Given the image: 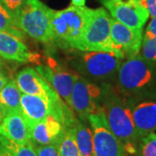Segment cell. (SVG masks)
Wrapping results in <instances>:
<instances>
[{
  "mask_svg": "<svg viewBox=\"0 0 156 156\" xmlns=\"http://www.w3.org/2000/svg\"><path fill=\"white\" fill-rule=\"evenodd\" d=\"M110 23L111 17L104 8L92 10L76 50L104 51L115 54V47L110 34Z\"/></svg>",
  "mask_w": 156,
  "mask_h": 156,
  "instance_id": "cell-4",
  "label": "cell"
},
{
  "mask_svg": "<svg viewBox=\"0 0 156 156\" xmlns=\"http://www.w3.org/2000/svg\"><path fill=\"white\" fill-rule=\"evenodd\" d=\"M35 150L37 154V156H60L58 146L47 145L40 146L33 144Z\"/></svg>",
  "mask_w": 156,
  "mask_h": 156,
  "instance_id": "cell-25",
  "label": "cell"
},
{
  "mask_svg": "<svg viewBox=\"0 0 156 156\" xmlns=\"http://www.w3.org/2000/svg\"><path fill=\"white\" fill-rule=\"evenodd\" d=\"M86 0H71L72 5L76 6H85Z\"/></svg>",
  "mask_w": 156,
  "mask_h": 156,
  "instance_id": "cell-31",
  "label": "cell"
},
{
  "mask_svg": "<svg viewBox=\"0 0 156 156\" xmlns=\"http://www.w3.org/2000/svg\"><path fill=\"white\" fill-rule=\"evenodd\" d=\"M10 77L8 76V73L6 72L5 68H0V90L3 89L6 83L10 81Z\"/></svg>",
  "mask_w": 156,
  "mask_h": 156,
  "instance_id": "cell-28",
  "label": "cell"
},
{
  "mask_svg": "<svg viewBox=\"0 0 156 156\" xmlns=\"http://www.w3.org/2000/svg\"><path fill=\"white\" fill-rule=\"evenodd\" d=\"M101 88L87 79L78 76L73 86L70 102L71 108L79 119L88 122V118L100 107Z\"/></svg>",
  "mask_w": 156,
  "mask_h": 156,
  "instance_id": "cell-8",
  "label": "cell"
},
{
  "mask_svg": "<svg viewBox=\"0 0 156 156\" xmlns=\"http://www.w3.org/2000/svg\"><path fill=\"white\" fill-rule=\"evenodd\" d=\"M58 150L60 156H81L75 137V126L65 129L58 144Z\"/></svg>",
  "mask_w": 156,
  "mask_h": 156,
  "instance_id": "cell-20",
  "label": "cell"
},
{
  "mask_svg": "<svg viewBox=\"0 0 156 156\" xmlns=\"http://www.w3.org/2000/svg\"><path fill=\"white\" fill-rule=\"evenodd\" d=\"M0 144L11 156H37L31 141L27 144H17L0 135Z\"/></svg>",
  "mask_w": 156,
  "mask_h": 156,
  "instance_id": "cell-22",
  "label": "cell"
},
{
  "mask_svg": "<svg viewBox=\"0 0 156 156\" xmlns=\"http://www.w3.org/2000/svg\"><path fill=\"white\" fill-rule=\"evenodd\" d=\"M135 156H156V134L154 132L140 139Z\"/></svg>",
  "mask_w": 156,
  "mask_h": 156,
  "instance_id": "cell-23",
  "label": "cell"
},
{
  "mask_svg": "<svg viewBox=\"0 0 156 156\" xmlns=\"http://www.w3.org/2000/svg\"><path fill=\"white\" fill-rule=\"evenodd\" d=\"M110 34L115 54L121 59L138 55L142 42V30L129 28L111 17Z\"/></svg>",
  "mask_w": 156,
  "mask_h": 156,
  "instance_id": "cell-11",
  "label": "cell"
},
{
  "mask_svg": "<svg viewBox=\"0 0 156 156\" xmlns=\"http://www.w3.org/2000/svg\"><path fill=\"white\" fill-rule=\"evenodd\" d=\"M109 11L112 18L129 28L142 30L149 13L140 2L136 0H100Z\"/></svg>",
  "mask_w": 156,
  "mask_h": 156,
  "instance_id": "cell-9",
  "label": "cell"
},
{
  "mask_svg": "<svg viewBox=\"0 0 156 156\" xmlns=\"http://www.w3.org/2000/svg\"><path fill=\"white\" fill-rule=\"evenodd\" d=\"M0 135L17 144L30 142L27 123L21 111H8L0 123Z\"/></svg>",
  "mask_w": 156,
  "mask_h": 156,
  "instance_id": "cell-16",
  "label": "cell"
},
{
  "mask_svg": "<svg viewBox=\"0 0 156 156\" xmlns=\"http://www.w3.org/2000/svg\"><path fill=\"white\" fill-rule=\"evenodd\" d=\"M0 2L5 6L8 11L13 14L15 17L17 11L25 5L27 0H0Z\"/></svg>",
  "mask_w": 156,
  "mask_h": 156,
  "instance_id": "cell-26",
  "label": "cell"
},
{
  "mask_svg": "<svg viewBox=\"0 0 156 156\" xmlns=\"http://www.w3.org/2000/svg\"><path fill=\"white\" fill-rule=\"evenodd\" d=\"M88 122L93 134L94 155L128 156L122 145L108 128L101 105L94 114L89 115Z\"/></svg>",
  "mask_w": 156,
  "mask_h": 156,
  "instance_id": "cell-7",
  "label": "cell"
},
{
  "mask_svg": "<svg viewBox=\"0 0 156 156\" xmlns=\"http://www.w3.org/2000/svg\"><path fill=\"white\" fill-rule=\"evenodd\" d=\"M0 31H5L14 35L21 39H24V33L17 28L13 14L6 9L0 2Z\"/></svg>",
  "mask_w": 156,
  "mask_h": 156,
  "instance_id": "cell-21",
  "label": "cell"
},
{
  "mask_svg": "<svg viewBox=\"0 0 156 156\" xmlns=\"http://www.w3.org/2000/svg\"><path fill=\"white\" fill-rule=\"evenodd\" d=\"M146 34L156 37V17H153L151 19L146 30Z\"/></svg>",
  "mask_w": 156,
  "mask_h": 156,
  "instance_id": "cell-29",
  "label": "cell"
},
{
  "mask_svg": "<svg viewBox=\"0 0 156 156\" xmlns=\"http://www.w3.org/2000/svg\"><path fill=\"white\" fill-rule=\"evenodd\" d=\"M0 57L7 61L21 63L40 64L42 56L29 50L23 39L14 35L0 31Z\"/></svg>",
  "mask_w": 156,
  "mask_h": 156,
  "instance_id": "cell-13",
  "label": "cell"
},
{
  "mask_svg": "<svg viewBox=\"0 0 156 156\" xmlns=\"http://www.w3.org/2000/svg\"><path fill=\"white\" fill-rule=\"evenodd\" d=\"M55 11L44 5L41 0H27L25 5L15 15L17 28L34 40L53 44L52 17Z\"/></svg>",
  "mask_w": 156,
  "mask_h": 156,
  "instance_id": "cell-3",
  "label": "cell"
},
{
  "mask_svg": "<svg viewBox=\"0 0 156 156\" xmlns=\"http://www.w3.org/2000/svg\"><path fill=\"white\" fill-rule=\"evenodd\" d=\"M6 114H7V110L5 109V108L3 106V104L0 102V123L3 122V120L5 119Z\"/></svg>",
  "mask_w": 156,
  "mask_h": 156,
  "instance_id": "cell-30",
  "label": "cell"
},
{
  "mask_svg": "<svg viewBox=\"0 0 156 156\" xmlns=\"http://www.w3.org/2000/svg\"><path fill=\"white\" fill-rule=\"evenodd\" d=\"M122 59L112 52L85 51L78 62V69L85 76L95 81L105 82L118 72Z\"/></svg>",
  "mask_w": 156,
  "mask_h": 156,
  "instance_id": "cell-6",
  "label": "cell"
},
{
  "mask_svg": "<svg viewBox=\"0 0 156 156\" xmlns=\"http://www.w3.org/2000/svg\"><path fill=\"white\" fill-rule=\"evenodd\" d=\"M65 129L56 118L50 115L29 127L30 139L35 145L58 146Z\"/></svg>",
  "mask_w": 156,
  "mask_h": 156,
  "instance_id": "cell-14",
  "label": "cell"
},
{
  "mask_svg": "<svg viewBox=\"0 0 156 156\" xmlns=\"http://www.w3.org/2000/svg\"><path fill=\"white\" fill-rule=\"evenodd\" d=\"M139 54L147 61L152 62L156 61V37L145 33Z\"/></svg>",
  "mask_w": 156,
  "mask_h": 156,
  "instance_id": "cell-24",
  "label": "cell"
},
{
  "mask_svg": "<svg viewBox=\"0 0 156 156\" xmlns=\"http://www.w3.org/2000/svg\"><path fill=\"white\" fill-rule=\"evenodd\" d=\"M116 75L117 89L124 95H132L150 83L154 76V62L138 54L122 62Z\"/></svg>",
  "mask_w": 156,
  "mask_h": 156,
  "instance_id": "cell-5",
  "label": "cell"
},
{
  "mask_svg": "<svg viewBox=\"0 0 156 156\" xmlns=\"http://www.w3.org/2000/svg\"><path fill=\"white\" fill-rule=\"evenodd\" d=\"M136 1H139V2H140V3H141V2H142V1H144V0H136Z\"/></svg>",
  "mask_w": 156,
  "mask_h": 156,
  "instance_id": "cell-34",
  "label": "cell"
},
{
  "mask_svg": "<svg viewBox=\"0 0 156 156\" xmlns=\"http://www.w3.org/2000/svg\"><path fill=\"white\" fill-rule=\"evenodd\" d=\"M75 137L80 152V155L95 156L93 134L88 122H83L76 118L75 123Z\"/></svg>",
  "mask_w": 156,
  "mask_h": 156,
  "instance_id": "cell-18",
  "label": "cell"
},
{
  "mask_svg": "<svg viewBox=\"0 0 156 156\" xmlns=\"http://www.w3.org/2000/svg\"><path fill=\"white\" fill-rule=\"evenodd\" d=\"M35 69L50 84L65 103L71 108L70 95L74 83L79 76L77 74L60 66L57 62L51 57L47 58L44 64H37Z\"/></svg>",
  "mask_w": 156,
  "mask_h": 156,
  "instance_id": "cell-10",
  "label": "cell"
},
{
  "mask_svg": "<svg viewBox=\"0 0 156 156\" xmlns=\"http://www.w3.org/2000/svg\"><path fill=\"white\" fill-rule=\"evenodd\" d=\"M92 10L71 5L64 10L55 11L51 22L53 44L65 50L77 49Z\"/></svg>",
  "mask_w": 156,
  "mask_h": 156,
  "instance_id": "cell-2",
  "label": "cell"
},
{
  "mask_svg": "<svg viewBox=\"0 0 156 156\" xmlns=\"http://www.w3.org/2000/svg\"><path fill=\"white\" fill-rule=\"evenodd\" d=\"M100 105L113 134L122 145L128 154H135L139 137L134 127L131 108L117 88L109 83L101 87Z\"/></svg>",
  "mask_w": 156,
  "mask_h": 156,
  "instance_id": "cell-1",
  "label": "cell"
},
{
  "mask_svg": "<svg viewBox=\"0 0 156 156\" xmlns=\"http://www.w3.org/2000/svg\"><path fill=\"white\" fill-rule=\"evenodd\" d=\"M0 68H5V63L3 62V61H2V59L0 58Z\"/></svg>",
  "mask_w": 156,
  "mask_h": 156,
  "instance_id": "cell-33",
  "label": "cell"
},
{
  "mask_svg": "<svg viewBox=\"0 0 156 156\" xmlns=\"http://www.w3.org/2000/svg\"><path fill=\"white\" fill-rule=\"evenodd\" d=\"M21 95L15 80H11L0 90V102L5 108L7 112L21 111Z\"/></svg>",
  "mask_w": 156,
  "mask_h": 156,
  "instance_id": "cell-19",
  "label": "cell"
},
{
  "mask_svg": "<svg viewBox=\"0 0 156 156\" xmlns=\"http://www.w3.org/2000/svg\"><path fill=\"white\" fill-rule=\"evenodd\" d=\"M15 82L23 94L37 95L50 99L56 91L37 71L31 67H26L17 73Z\"/></svg>",
  "mask_w": 156,
  "mask_h": 156,
  "instance_id": "cell-15",
  "label": "cell"
},
{
  "mask_svg": "<svg viewBox=\"0 0 156 156\" xmlns=\"http://www.w3.org/2000/svg\"><path fill=\"white\" fill-rule=\"evenodd\" d=\"M141 4L145 6L151 17H156V0H144Z\"/></svg>",
  "mask_w": 156,
  "mask_h": 156,
  "instance_id": "cell-27",
  "label": "cell"
},
{
  "mask_svg": "<svg viewBox=\"0 0 156 156\" xmlns=\"http://www.w3.org/2000/svg\"><path fill=\"white\" fill-rule=\"evenodd\" d=\"M60 100L61 97L56 91L54 92L50 99H45L37 95L22 94L20 100L21 112L28 128L34 123L40 122L45 117L52 115L56 104Z\"/></svg>",
  "mask_w": 156,
  "mask_h": 156,
  "instance_id": "cell-12",
  "label": "cell"
},
{
  "mask_svg": "<svg viewBox=\"0 0 156 156\" xmlns=\"http://www.w3.org/2000/svg\"><path fill=\"white\" fill-rule=\"evenodd\" d=\"M0 156H11L1 144H0Z\"/></svg>",
  "mask_w": 156,
  "mask_h": 156,
  "instance_id": "cell-32",
  "label": "cell"
},
{
  "mask_svg": "<svg viewBox=\"0 0 156 156\" xmlns=\"http://www.w3.org/2000/svg\"><path fill=\"white\" fill-rule=\"evenodd\" d=\"M134 127L139 139L156 129V101L139 102L131 109Z\"/></svg>",
  "mask_w": 156,
  "mask_h": 156,
  "instance_id": "cell-17",
  "label": "cell"
}]
</instances>
